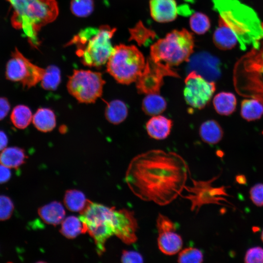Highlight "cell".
Segmentation results:
<instances>
[{"label":"cell","instance_id":"cell-1","mask_svg":"<svg viewBox=\"0 0 263 263\" xmlns=\"http://www.w3.org/2000/svg\"><path fill=\"white\" fill-rule=\"evenodd\" d=\"M188 165L178 153L161 150H148L131 161L125 181L141 200L163 206L180 196L186 186Z\"/></svg>","mask_w":263,"mask_h":263},{"label":"cell","instance_id":"cell-2","mask_svg":"<svg viewBox=\"0 0 263 263\" xmlns=\"http://www.w3.org/2000/svg\"><path fill=\"white\" fill-rule=\"evenodd\" d=\"M79 218L86 232L93 239L99 256L106 250V242L113 236L128 245L135 243L138 239L137 219L134 212L128 209H117L90 201Z\"/></svg>","mask_w":263,"mask_h":263},{"label":"cell","instance_id":"cell-3","mask_svg":"<svg viewBox=\"0 0 263 263\" xmlns=\"http://www.w3.org/2000/svg\"><path fill=\"white\" fill-rule=\"evenodd\" d=\"M219 15V23L235 36L240 49L257 48L263 39V23L256 12L239 0H212Z\"/></svg>","mask_w":263,"mask_h":263},{"label":"cell","instance_id":"cell-4","mask_svg":"<svg viewBox=\"0 0 263 263\" xmlns=\"http://www.w3.org/2000/svg\"><path fill=\"white\" fill-rule=\"evenodd\" d=\"M14 11L11 18L13 27L22 29L35 47L38 44L37 35L40 29L53 21L58 14L55 0H7Z\"/></svg>","mask_w":263,"mask_h":263},{"label":"cell","instance_id":"cell-5","mask_svg":"<svg viewBox=\"0 0 263 263\" xmlns=\"http://www.w3.org/2000/svg\"><path fill=\"white\" fill-rule=\"evenodd\" d=\"M115 30L108 25L87 28L74 37L67 45L76 46V54L84 65L101 67L107 62L113 51L111 38Z\"/></svg>","mask_w":263,"mask_h":263},{"label":"cell","instance_id":"cell-6","mask_svg":"<svg viewBox=\"0 0 263 263\" xmlns=\"http://www.w3.org/2000/svg\"><path fill=\"white\" fill-rule=\"evenodd\" d=\"M233 82L239 94L257 99L263 104V39L236 63Z\"/></svg>","mask_w":263,"mask_h":263},{"label":"cell","instance_id":"cell-7","mask_svg":"<svg viewBox=\"0 0 263 263\" xmlns=\"http://www.w3.org/2000/svg\"><path fill=\"white\" fill-rule=\"evenodd\" d=\"M194 46L192 35L186 29L174 30L150 48V59L171 68L188 60Z\"/></svg>","mask_w":263,"mask_h":263},{"label":"cell","instance_id":"cell-8","mask_svg":"<svg viewBox=\"0 0 263 263\" xmlns=\"http://www.w3.org/2000/svg\"><path fill=\"white\" fill-rule=\"evenodd\" d=\"M141 52L134 46L116 45L107 62V71L119 83L135 82L146 65Z\"/></svg>","mask_w":263,"mask_h":263},{"label":"cell","instance_id":"cell-9","mask_svg":"<svg viewBox=\"0 0 263 263\" xmlns=\"http://www.w3.org/2000/svg\"><path fill=\"white\" fill-rule=\"evenodd\" d=\"M105 81L101 73L91 70H74L69 76L67 89L79 103H94L103 93Z\"/></svg>","mask_w":263,"mask_h":263},{"label":"cell","instance_id":"cell-10","mask_svg":"<svg viewBox=\"0 0 263 263\" xmlns=\"http://www.w3.org/2000/svg\"><path fill=\"white\" fill-rule=\"evenodd\" d=\"M219 177L215 176L207 180H197L191 178L192 186H186L188 194L183 197L190 202V209L197 213L204 205L216 204L223 205L227 202L225 196H228L225 186L215 187L212 183Z\"/></svg>","mask_w":263,"mask_h":263},{"label":"cell","instance_id":"cell-11","mask_svg":"<svg viewBox=\"0 0 263 263\" xmlns=\"http://www.w3.org/2000/svg\"><path fill=\"white\" fill-rule=\"evenodd\" d=\"M45 69L32 63L16 48L6 66L7 80L20 82L24 88H30L41 81Z\"/></svg>","mask_w":263,"mask_h":263},{"label":"cell","instance_id":"cell-12","mask_svg":"<svg viewBox=\"0 0 263 263\" xmlns=\"http://www.w3.org/2000/svg\"><path fill=\"white\" fill-rule=\"evenodd\" d=\"M215 90L216 85L213 81L208 80L193 71L185 79L184 96L189 106L202 109L210 101Z\"/></svg>","mask_w":263,"mask_h":263},{"label":"cell","instance_id":"cell-13","mask_svg":"<svg viewBox=\"0 0 263 263\" xmlns=\"http://www.w3.org/2000/svg\"><path fill=\"white\" fill-rule=\"evenodd\" d=\"M166 76L179 77L171 68L155 63L150 59L135 81L138 92L146 94H159Z\"/></svg>","mask_w":263,"mask_h":263},{"label":"cell","instance_id":"cell-14","mask_svg":"<svg viewBox=\"0 0 263 263\" xmlns=\"http://www.w3.org/2000/svg\"><path fill=\"white\" fill-rule=\"evenodd\" d=\"M150 7L151 17L157 22L172 21L177 15L178 8L174 0H150Z\"/></svg>","mask_w":263,"mask_h":263},{"label":"cell","instance_id":"cell-15","mask_svg":"<svg viewBox=\"0 0 263 263\" xmlns=\"http://www.w3.org/2000/svg\"><path fill=\"white\" fill-rule=\"evenodd\" d=\"M157 245L160 251L166 255L178 253L182 249L183 241L181 236L175 231L158 233Z\"/></svg>","mask_w":263,"mask_h":263},{"label":"cell","instance_id":"cell-16","mask_svg":"<svg viewBox=\"0 0 263 263\" xmlns=\"http://www.w3.org/2000/svg\"><path fill=\"white\" fill-rule=\"evenodd\" d=\"M172 121L165 116H152L146 123V128L149 135L155 139L166 138L170 134Z\"/></svg>","mask_w":263,"mask_h":263},{"label":"cell","instance_id":"cell-17","mask_svg":"<svg viewBox=\"0 0 263 263\" xmlns=\"http://www.w3.org/2000/svg\"><path fill=\"white\" fill-rule=\"evenodd\" d=\"M38 213L45 223L55 226L62 223L66 214L62 204L56 201L39 207Z\"/></svg>","mask_w":263,"mask_h":263},{"label":"cell","instance_id":"cell-18","mask_svg":"<svg viewBox=\"0 0 263 263\" xmlns=\"http://www.w3.org/2000/svg\"><path fill=\"white\" fill-rule=\"evenodd\" d=\"M32 122L38 130L43 132H49L56 127V114L50 108H40L33 115Z\"/></svg>","mask_w":263,"mask_h":263},{"label":"cell","instance_id":"cell-19","mask_svg":"<svg viewBox=\"0 0 263 263\" xmlns=\"http://www.w3.org/2000/svg\"><path fill=\"white\" fill-rule=\"evenodd\" d=\"M25 150L19 147L5 148L0 153V164L9 168L18 169L26 161Z\"/></svg>","mask_w":263,"mask_h":263},{"label":"cell","instance_id":"cell-20","mask_svg":"<svg viewBox=\"0 0 263 263\" xmlns=\"http://www.w3.org/2000/svg\"><path fill=\"white\" fill-rule=\"evenodd\" d=\"M202 140L209 144H216L223 138L224 132L220 125L215 120H208L203 122L199 128Z\"/></svg>","mask_w":263,"mask_h":263},{"label":"cell","instance_id":"cell-21","mask_svg":"<svg viewBox=\"0 0 263 263\" xmlns=\"http://www.w3.org/2000/svg\"><path fill=\"white\" fill-rule=\"evenodd\" d=\"M213 104L218 113L222 115H229L235 111L237 99L232 93L222 92L214 97Z\"/></svg>","mask_w":263,"mask_h":263},{"label":"cell","instance_id":"cell-22","mask_svg":"<svg viewBox=\"0 0 263 263\" xmlns=\"http://www.w3.org/2000/svg\"><path fill=\"white\" fill-rule=\"evenodd\" d=\"M128 107L122 101L113 100L108 103L105 111L106 119L111 123L116 125L123 122L127 117Z\"/></svg>","mask_w":263,"mask_h":263},{"label":"cell","instance_id":"cell-23","mask_svg":"<svg viewBox=\"0 0 263 263\" xmlns=\"http://www.w3.org/2000/svg\"><path fill=\"white\" fill-rule=\"evenodd\" d=\"M63 201L68 210L80 213L86 208L90 200L86 198L82 191L71 189L66 191Z\"/></svg>","mask_w":263,"mask_h":263},{"label":"cell","instance_id":"cell-24","mask_svg":"<svg viewBox=\"0 0 263 263\" xmlns=\"http://www.w3.org/2000/svg\"><path fill=\"white\" fill-rule=\"evenodd\" d=\"M213 40L217 47L223 50L232 49L238 42L234 34L227 27L220 23L214 33Z\"/></svg>","mask_w":263,"mask_h":263},{"label":"cell","instance_id":"cell-25","mask_svg":"<svg viewBox=\"0 0 263 263\" xmlns=\"http://www.w3.org/2000/svg\"><path fill=\"white\" fill-rule=\"evenodd\" d=\"M240 114L248 121L259 119L263 115V104L254 98L244 99L241 102Z\"/></svg>","mask_w":263,"mask_h":263},{"label":"cell","instance_id":"cell-26","mask_svg":"<svg viewBox=\"0 0 263 263\" xmlns=\"http://www.w3.org/2000/svg\"><path fill=\"white\" fill-rule=\"evenodd\" d=\"M167 102L159 94H147L142 103L143 111L147 115H159L166 109Z\"/></svg>","mask_w":263,"mask_h":263},{"label":"cell","instance_id":"cell-27","mask_svg":"<svg viewBox=\"0 0 263 263\" xmlns=\"http://www.w3.org/2000/svg\"><path fill=\"white\" fill-rule=\"evenodd\" d=\"M61 234L67 239H72L82 233H86L84 225L79 217L68 216L61 223Z\"/></svg>","mask_w":263,"mask_h":263},{"label":"cell","instance_id":"cell-28","mask_svg":"<svg viewBox=\"0 0 263 263\" xmlns=\"http://www.w3.org/2000/svg\"><path fill=\"white\" fill-rule=\"evenodd\" d=\"M33 115L30 109L25 105L15 106L10 115V119L14 126L19 129L27 128L32 121Z\"/></svg>","mask_w":263,"mask_h":263},{"label":"cell","instance_id":"cell-29","mask_svg":"<svg viewBox=\"0 0 263 263\" xmlns=\"http://www.w3.org/2000/svg\"><path fill=\"white\" fill-rule=\"evenodd\" d=\"M61 81L59 69L55 65H50L45 69L40 84L46 90L54 91L56 89Z\"/></svg>","mask_w":263,"mask_h":263},{"label":"cell","instance_id":"cell-30","mask_svg":"<svg viewBox=\"0 0 263 263\" xmlns=\"http://www.w3.org/2000/svg\"><path fill=\"white\" fill-rule=\"evenodd\" d=\"M203 261L202 252L195 247H188L178 253L177 262L180 263H201Z\"/></svg>","mask_w":263,"mask_h":263},{"label":"cell","instance_id":"cell-31","mask_svg":"<svg viewBox=\"0 0 263 263\" xmlns=\"http://www.w3.org/2000/svg\"><path fill=\"white\" fill-rule=\"evenodd\" d=\"M189 24L191 29L199 34L206 33L210 26L208 17L199 12L195 13L191 15L189 19Z\"/></svg>","mask_w":263,"mask_h":263},{"label":"cell","instance_id":"cell-32","mask_svg":"<svg viewBox=\"0 0 263 263\" xmlns=\"http://www.w3.org/2000/svg\"><path fill=\"white\" fill-rule=\"evenodd\" d=\"M93 0H72L71 10L73 14L78 17H86L89 16L94 10Z\"/></svg>","mask_w":263,"mask_h":263},{"label":"cell","instance_id":"cell-33","mask_svg":"<svg viewBox=\"0 0 263 263\" xmlns=\"http://www.w3.org/2000/svg\"><path fill=\"white\" fill-rule=\"evenodd\" d=\"M14 205L12 200L4 195H0V221H5L12 216Z\"/></svg>","mask_w":263,"mask_h":263},{"label":"cell","instance_id":"cell-34","mask_svg":"<svg viewBox=\"0 0 263 263\" xmlns=\"http://www.w3.org/2000/svg\"><path fill=\"white\" fill-rule=\"evenodd\" d=\"M156 227L158 233L170 231H176L174 222L167 216L159 213L156 219Z\"/></svg>","mask_w":263,"mask_h":263},{"label":"cell","instance_id":"cell-35","mask_svg":"<svg viewBox=\"0 0 263 263\" xmlns=\"http://www.w3.org/2000/svg\"><path fill=\"white\" fill-rule=\"evenodd\" d=\"M244 261L246 263H263V248L260 246L249 248L245 254Z\"/></svg>","mask_w":263,"mask_h":263},{"label":"cell","instance_id":"cell-36","mask_svg":"<svg viewBox=\"0 0 263 263\" xmlns=\"http://www.w3.org/2000/svg\"><path fill=\"white\" fill-rule=\"evenodd\" d=\"M130 33L131 39H135L138 43H142L150 38V36L153 35L142 25H137L135 28L131 30Z\"/></svg>","mask_w":263,"mask_h":263},{"label":"cell","instance_id":"cell-37","mask_svg":"<svg viewBox=\"0 0 263 263\" xmlns=\"http://www.w3.org/2000/svg\"><path fill=\"white\" fill-rule=\"evenodd\" d=\"M250 198L257 206H263V184L259 183L253 186L249 191Z\"/></svg>","mask_w":263,"mask_h":263},{"label":"cell","instance_id":"cell-38","mask_svg":"<svg viewBox=\"0 0 263 263\" xmlns=\"http://www.w3.org/2000/svg\"><path fill=\"white\" fill-rule=\"evenodd\" d=\"M121 261L125 263H141L144 262L142 255L133 250H124L122 252Z\"/></svg>","mask_w":263,"mask_h":263},{"label":"cell","instance_id":"cell-39","mask_svg":"<svg viewBox=\"0 0 263 263\" xmlns=\"http://www.w3.org/2000/svg\"><path fill=\"white\" fill-rule=\"evenodd\" d=\"M10 107L8 99L4 97H0V120L3 119L7 116Z\"/></svg>","mask_w":263,"mask_h":263},{"label":"cell","instance_id":"cell-40","mask_svg":"<svg viewBox=\"0 0 263 263\" xmlns=\"http://www.w3.org/2000/svg\"><path fill=\"white\" fill-rule=\"evenodd\" d=\"M11 176V172L10 168L0 165V184L8 181Z\"/></svg>","mask_w":263,"mask_h":263},{"label":"cell","instance_id":"cell-41","mask_svg":"<svg viewBox=\"0 0 263 263\" xmlns=\"http://www.w3.org/2000/svg\"><path fill=\"white\" fill-rule=\"evenodd\" d=\"M8 142V139L7 134L3 131L0 130V151L6 148Z\"/></svg>","mask_w":263,"mask_h":263},{"label":"cell","instance_id":"cell-42","mask_svg":"<svg viewBox=\"0 0 263 263\" xmlns=\"http://www.w3.org/2000/svg\"><path fill=\"white\" fill-rule=\"evenodd\" d=\"M236 180L240 184H244L246 182L245 177L241 175L237 176Z\"/></svg>","mask_w":263,"mask_h":263},{"label":"cell","instance_id":"cell-43","mask_svg":"<svg viewBox=\"0 0 263 263\" xmlns=\"http://www.w3.org/2000/svg\"><path fill=\"white\" fill-rule=\"evenodd\" d=\"M261 239H262V241L263 242V230L262 234H261Z\"/></svg>","mask_w":263,"mask_h":263},{"label":"cell","instance_id":"cell-44","mask_svg":"<svg viewBox=\"0 0 263 263\" xmlns=\"http://www.w3.org/2000/svg\"></svg>","mask_w":263,"mask_h":263},{"label":"cell","instance_id":"cell-45","mask_svg":"<svg viewBox=\"0 0 263 263\" xmlns=\"http://www.w3.org/2000/svg\"></svg>","mask_w":263,"mask_h":263}]
</instances>
